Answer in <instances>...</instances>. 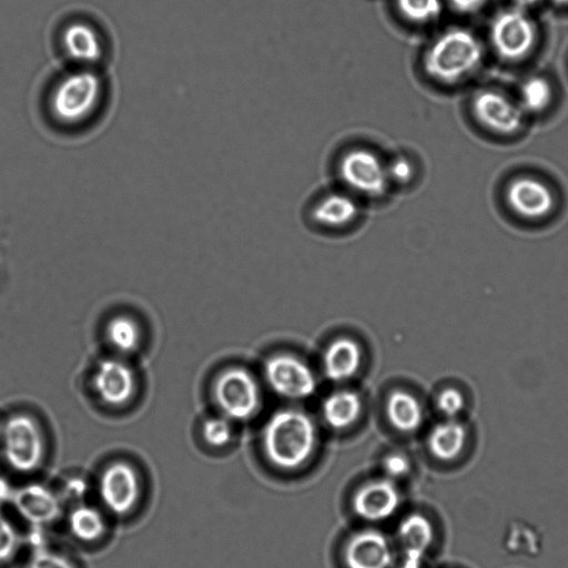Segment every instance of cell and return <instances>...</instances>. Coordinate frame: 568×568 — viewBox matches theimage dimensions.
Wrapping results in <instances>:
<instances>
[{"label": "cell", "mask_w": 568, "mask_h": 568, "mask_svg": "<svg viewBox=\"0 0 568 568\" xmlns=\"http://www.w3.org/2000/svg\"><path fill=\"white\" fill-rule=\"evenodd\" d=\"M69 527L78 539L91 541L102 535L104 521L98 510L88 506H79L69 516Z\"/></svg>", "instance_id": "d4e9b609"}, {"label": "cell", "mask_w": 568, "mask_h": 568, "mask_svg": "<svg viewBox=\"0 0 568 568\" xmlns=\"http://www.w3.org/2000/svg\"><path fill=\"white\" fill-rule=\"evenodd\" d=\"M92 387L103 405L121 407L135 394V373L121 356L106 357L100 361L93 371Z\"/></svg>", "instance_id": "30bf717a"}, {"label": "cell", "mask_w": 568, "mask_h": 568, "mask_svg": "<svg viewBox=\"0 0 568 568\" xmlns=\"http://www.w3.org/2000/svg\"><path fill=\"white\" fill-rule=\"evenodd\" d=\"M383 468L388 477H403L409 470V462L404 455L392 454L384 459Z\"/></svg>", "instance_id": "1f68e13d"}, {"label": "cell", "mask_w": 568, "mask_h": 568, "mask_svg": "<svg viewBox=\"0 0 568 568\" xmlns=\"http://www.w3.org/2000/svg\"><path fill=\"white\" fill-rule=\"evenodd\" d=\"M396 12L407 24L427 26L442 13V0H395Z\"/></svg>", "instance_id": "603a6c76"}, {"label": "cell", "mask_w": 568, "mask_h": 568, "mask_svg": "<svg viewBox=\"0 0 568 568\" xmlns=\"http://www.w3.org/2000/svg\"><path fill=\"white\" fill-rule=\"evenodd\" d=\"M337 174L352 194L377 199L390 189L387 161L365 146L346 150L337 162Z\"/></svg>", "instance_id": "277c9868"}, {"label": "cell", "mask_w": 568, "mask_h": 568, "mask_svg": "<svg viewBox=\"0 0 568 568\" xmlns=\"http://www.w3.org/2000/svg\"><path fill=\"white\" fill-rule=\"evenodd\" d=\"M519 98V105L524 112L538 113L550 104L552 89L546 79L532 77L521 84Z\"/></svg>", "instance_id": "484cf974"}, {"label": "cell", "mask_w": 568, "mask_h": 568, "mask_svg": "<svg viewBox=\"0 0 568 568\" xmlns=\"http://www.w3.org/2000/svg\"><path fill=\"white\" fill-rule=\"evenodd\" d=\"M359 213L356 196L344 190L324 194L313 207L315 221L327 227H342L352 223Z\"/></svg>", "instance_id": "e0dca14e"}, {"label": "cell", "mask_w": 568, "mask_h": 568, "mask_svg": "<svg viewBox=\"0 0 568 568\" xmlns=\"http://www.w3.org/2000/svg\"><path fill=\"white\" fill-rule=\"evenodd\" d=\"M467 430L457 418H446L437 424L428 436L430 453L438 459L456 458L465 447Z\"/></svg>", "instance_id": "d6986e66"}, {"label": "cell", "mask_w": 568, "mask_h": 568, "mask_svg": "<svg viewBox=\"0 0 568 568\" xmlns=\"http://www.w3.org/2000/svg\"><path fill=\"white\" fill-rule=\"evenodd\" d=\"M19 510L33 520L51 518L57 510L53 497L41 488H29L20 491L16 497Z\"/></svg>", "instance_id": "cb8c5ba5"}, {"label": "cell", "mask_w": 568, "mask_h": 568, "mask_svg": "<svg viewBox=\"0 0 568 568\" xmlns=\"http://www.w3.org/2000/svg\"><path fill=\"white\" fill-rule=\"evenodd\" d=\"M505 196L510 210L526 220L544 219L555 206L551 190L542 181L530 176H518L510 181Z\"/></svg>", "instance_id": "7c38bea8"}, {"label": "cell", "mask_w": 568, "mask_h": 568, "mask_svg": "<svg viewBox=\"0 0 568 568\" xmlns=\"http://www.w3.org/2000/svg\"><path fill=\"white\" fill-rule=\"evenodd\" d=\"M315 444V425L306 413L298 409L277 410L264 427L265 453L281 468L301 466L313 453Z\"/></svg>", "instance_id": "3957f363"}, {"label": "cell", "mask_w": 568, "mask_h": 568, "mask_svg": "<svg viewBox=\"0 0 568 568\" xmlns=\"http://www.w3.org/2000/svg\"><path fill=\"white\" fill-rule=\"evenodd\" d=\"M494 51L506 61L527 57L537 41V27L526 11L515 7L498 12L489 27Z\"/></svg>", "instance_id": "5b68a950"}, {"label": "cell", "mask_w": 568, "mask_h": 568, "mask_svg": "<svg viewBox=\"0 0 568 568\" xmlns=\"http://www.w3.org/2000/svg\"><path fill=\"white\" fill-rule=\"evenodd\" d=\"M225 416L206 419L202 426V436L213 447H222L232 438V425Z\"/></svg>", "instance_id": "4316f807"}, {"label": "cell", "mask_w": 568, "mask_h": 568, "mask_svg": "<svg viewBox=\"0 0 568 568\" xmlns=\"http://www.w3.org/2000/svg\"><path fill=\"white\" fill-rule=\"evenodd\" d=\"M466 399L464 394L456 387H447L443 389L436 399L438 410L446 418H456L464 408Z\"/></svg>", "instance_id": "f1b7e54d"}, {"label": "cell", "mask_w": 568, "mask_h": 568, "mask_svg": "<svg viewBox=\"0 0 568 568\" xmlns=\"http://www.w3.org/2000/svg\"><path fill=\"white\" fill-rule=\"evenodd\" d=\"M361 409V399L352 390L332 393L326 397L322 406L324 419L335 429L351 426L359 417Z\"/></svg>", "instance_id": "44dd1931"}, {"label": "cell", "mask_w": 568, "mask_h": 568, "mask_svg": "<svg viewBox=\"0 0 568 568\" xmlns=\"http://www.w3.org/2000/svg\"><path fill=\"white\" fill-rule=\"evenodd\" d=\"M362 361L359 345L348 338L333 341L324 352V373L333 382H343L356 374Z\"/></svg>", "instance_id": "ac0fdd59"}, {"label": "cell", "mask_w": 568, "mask_h": 568, "mask_svg": "<svg viewBox=\"0 0 568 568\" xmlns=\"http://www.w3.org/2000/svg\"><path fill=\"white\" fill-rule=\"evenodd\" d=\"M387 173L390 185L405 186L414 180L416 169L409 158L396 155L390 161H387Z\"/></svg>", "instance_id": "83f0119b"}, {"label": "cell", "mask_w": 568, "mask_h": 568, "mask_svg": "<svg viewBox=\"0 0 568 568\" xmlns=\"http://www.w3.org/2000/svg\"><path fill=\"white\" fill-rule=\"evenodd\" d=\"M106 87L97 68L70 67L48 88L45 109L61 129H80L102 110Z\"/></svg>", "instance_id": "6da1fadb"}, {"label": "cell", "mask_w": 568, "mask_h": 568, "mask_svg": "<svg viewBox=\"0 0 568 568\" xmlns=\"http://www.w3.org/2000/svg\"><path fill=\"white\" fill-rule=\"evenodd\" d=\"M264 375L270 387L284 398H307L316 389V378L312 369L291 354L270 357L264 365Z\"/></svg>", "instance_id": "9c48e42d"}, {"label": "cell", "mask_w": 568, "mask_h": 568, "mask_svg": "<svg viewBox=\"0 0 568 568\" xmlns=\"http://www.w3.org/2000/svg\"><path fill=\"white\" fill-rule=\"evenodd\" d=\"M18 546V536L8 519L0 514V562L11 558Z\"/></svg>", "instance_id": "f546056e"}, {"label": "cell", "mask_w": 568, "mask_h": 568, "mask_svg": "<svg viewBox=\"0 0 568 568\" xmlns=\"http://www.w3.org/2000/svg\"><path fill=\"white\" fill-rule=\"evenodd\" d=\"M481 60L483 47L477 37L467 29L450 28L427 44L422 69L434 83L454 85L471 74Z\"/></svg>", "instance_id": "7a4b0ae2"}, {"label": "cell", "mask_w": 568, "mask_h": 568, "mask_svg": "<svg viewBox=\"0 0 568 568\" xmlns=\"http://www.w3.org/2000/svg\"><path fill=\"white\" fill-rule=\"evenodd\" d=\"M551 1L558 6H568V0H551Z\"/></svg>", "instance_id": "d590c367"}, {"label": "cell", "mask_w": 568, "mask_h": 568, "mask_svg": "<svg viewBox=\"0 0 568 568\" xmlns=\"http://www.w3.org/2000/svg\"><path fill=\"white\" fill-rule=\"evenodd\" d=\"M9 497V489L3 480H0V505L4 503Z\"/></svg>", "instance_id": "e575fe53"}, {"label": "cell", "mask_w": 568, "mask_h": 568, "mask_svg": "<svg viewBox=\"0 0 568 568\" xmlns=\"http://www.w3.org/2000/svg\"><path fill=\"white\" fill-rule=\"evenodd\" d=\"M514 7L524 11L535 7L539 3L540 0H511Z\"/></svg>", "instance_id": "836d02e7"}, {"label": "cell", "mask_w": 568, "mask_h": 568, "mask_svg": "<svg viewBox=\"0 0 568 568\" xmlns=\"http://www.w3.org/2000/svg\"><path fill=\"white\" fill-rule=\"evenodd\" d=\"M213 395L222 415L233 420L251 418L261 404L255 378L242 367L221 372L213 384Z\"/></svg>", "instance_id": "8992f818"}, {"label": "cell", "mask_w": 568, "mask_h": 568, "mask_svg": "<svg viewBox=\"0 0 568 568\" xmlns=\"http://www.w3.org/2000/svg\"><path fill=\"white\" fill-rule=\"evenodd\" d=\"M398 537L404 552L400 568H420L424 555L433 540L429 520L418 514L406 517L399 525Z\"/></svg>", "instance_id": "2e32d148"}, {"label": "cell", "mask_w": 568, "mask_h": 568, "mask_svg": "<svg viewBox=\"0 0 568 568\" xmlns=\"http://www.w3.org/2000/svg\"><path fill=\"white\" fill-rule=\"evenodd\" d=\"M99 491L105 507L114 514L128 513L136 503L139 480L125 463L109 466L100 479Z\"/></svg>", "instance_id": "4fadbf2b"}, {"label": "cell", "mask_w": 568, "mask_h": 568, "mask_svg": "<svg viewBox=\"0 0 568 568\" xmlns=\"http://www.w3.org/2000/svg\"><path fill=\"white\" fill-rule=\"evenodd\" d=\"M387 417L390 424L403 433L416 430L423 422V407L410 393L394 390L387 400Z\"/></svg>", "instance_id": "ffe728a7"}, {"label": "cell", "mask_w": 568, "mask_h": 568, "mask_svg": "<svg viewBox=\"0 0 568 568\" xmlns=\"http://www.w3.org/2000/svg\"><path fill=\"white\" fill-rule=\"evenodd\" d=\"M487 0H448L450 8L459 14H473L479 11Z\"/></svg>", "instance_id": "d6a6232c"}, {"label": "cell", "mask_w": 568, "mask_h": 568, "mask_svg": "<svg viewBox=\"0 0 568 568\" xmlns=\"http://www.w3.org/2000/svg\"><path fill=\"white\" fill-rule=\"evenodd\" d=\"M0 433H1V427H0Z\"/></svg>", "instance_id": "8d00e7d4"}, {"label": "cell", "mask_w": 568, "mask_h": 568, "mask_svg": "<svg viewBox=\"0 0 568 568\" xmlns=\"http://www.w3.org/2000/svg\"><path fill=\"white\" fill-rule=\"evenodd\" d=\"M58 47L70 67L97 68L106 53L102 31L84 20H73L62 27Z\"/></svg>", "instance_id": "ba28073f"}, {"label": "cell", "mask_w": 568, "mask_h": 568, "mask_svg": "<svg viewBox=\"0 0 568 568\" xmlns=\"http://www.w3.org/2000/svg\"><path fill=\"white\" fill-rule=\"evenodd\" d=\"M392 560L388 539L376 530L356 534L346 546L345 561L348 568H388Z\"/></svg>", "instance_id": "5bb4252c"}, {"label": "cell", "mask_w": 568, "mask_h": 568, "mask_svg": "<svg viewBox=\"0 0 568 568\" xmlns=\"http://www.w3.org/2000/svg\"><path fill=\"white\" fill-rule=\"evenodd\" d=\"M105 336L109 344L120 356L134 353L141 342V331L138 323L126 315H118L111 318L105 327Z\"/></svg>", "instance_id": "7402d4cb"}, {"label": "cell", "mask_w": 568, "mask_h": 568, "mask_svg": "<svg viewBox=\"0 0 568 568\" xmlns=\"http://www.w3.org/2000/svg\"><path fill=\"white\" fill-rule=\"evenodd\" d=\"M30 568H73V566L62 556L40 550L33 556Z\"/></svg>", "instance_id": "4dcf8cb0"}, {"label": "cell", "mask_w": 568, "mask_h": 568, "mask_svg": "<svg viewBox=\"0 0 568 568\" xmlns=\"http://www.w3.org/2000/svg\"><path fill=\"white\" fill-rule=\"evenodd\" d=\"M399 495L389 480H376L362 487L354 497V509L367 520H382L394 514Z\"/></svg>", "instance_id": "9a60e30c"}, {"label": "cell", "mask_w": 568, "mask_h": 568, "mask_svg": "<svg viewBox=\"0 0 568 568\" xmlns=\"http://www.w3.org/2000/svg\"><path fill=\"white\" fill-rule=\"evenodd\" d=\"M471 112L478 123L501 135L518 132L525 116L519 103L491 89L479 90L474 94Z\"/></svg>", "instance_id": "8fae6325"}, {"label": "cell", "mask_w": 568, "mask_h": 568, "mask_svg": "<svg viewBox=\"0 0 568 568\" xmlns=\"http://www.w3.org/2000/svg\"><path fill=\"white\" fill-rule=\"evenodd\" d=\"M0 435L4 458L12 468L30 471L38 467L43 454V438L33 418L14 415L1 427Z\"/></svg>", "instance_id": "52a82bcc"}]
</instances>
